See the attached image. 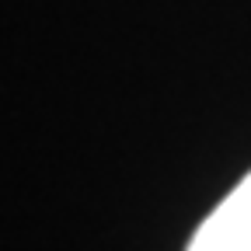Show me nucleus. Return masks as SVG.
I'll use <instances>...</instances> for the list:
<instances>
[{
  "mask_svg": "<svg viewBox=\"0 0 251 251\" xmlns=\"http://www.w3.org/2000/svg\"><path fill=\"white\" fill-rule=\"evenodd\" d=\"M185 251H251V171L199 224Z\"/></svg>",
  "mask_w": 251,
  "mask_h": 251,
  "instance_id": "1",
  "label": "nucleus"
}]
</instances>
